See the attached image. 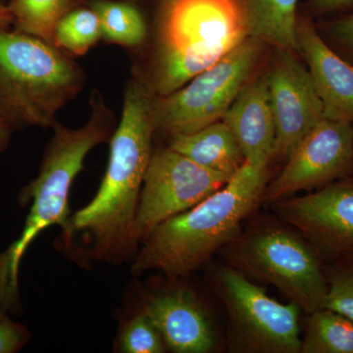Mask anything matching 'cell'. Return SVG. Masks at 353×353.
<instances>
[{"mask_svg": "<svg viewBox=\"0 0 353 353\" xmlns=\"http://www.w3.org/2000/svg\"><path fill=\"white\" fill-rule=\"evenodd\" d=\"M154 130L153 101L143 83L132 81L125 92L119 126L111 137L101 187L92 201L62 228L64 241L81 234L92 246V257L109 263L136 259L137 211L152 155Z\"/></svg>", "mask_w": 353, "mask_h": 353, "instance_id": "1", "label": "cell"}, {"mask_svg": "<svg viewBox=\"0 0 353 353\" xmlns=\"http://www.w3.org/2000/svg\"><path fill=\"white\" fill-rule=\"evenodd\" d=\"M268 167L245 162L226 185L197 205L165 221L143 241L132 272L185 278L241 234V223L263 199Z\"/></svg>", "mask_w": 353, "mask_h": 353, "instance_id": "2", "label": "cell"}, {"mask_svg": "<svg viewBox=\"0 0 353 353\" xmlns=\"http://www.w3.org/2000/svg\"><path fill=\"white\" fill-rule=\"evenodd\" d=\"M101 99H94L92 116L85 126L79 129L53 126L54 136L46 148L39 175L21 196V201L31 203L22 233L6 252L0 253V309L6 312L17 306L20 265L28 248L44 230L66 225L74 180L82 171L88 152L111 136L112 121Z\"/></svg>", "mask_w": 353, "mask_h": 353, "instance_id": "3", "label": "cell"}, {"mask_svg": "<svg viewBox=\"0 0 353 353\" xmlns=\"http://www.w3.org/2000/svg\"><path fill=\"white\" fill-rule=\"evenodd\" d=\"M81 85L78 67L52 44L0 29V113L12 129L54 126Z\"/></svg>", "mask_w": 353, "mask_h": 353, "instance_id": "4", "label": "cell"}, {"mask_svg": "<svg viewBox=\"0 0 353 353\" xmlns=\"http://www.w3.org/2000/svg\"><path fill=\"white\" fill-rule=\"evenodd\" d=\"M248 37L241 0H172L162 24L158 92H176Z\"/></svg>", "mask_w": 353, "mask_h": 353, "instance_id": "5", "label": "cell"}, {"mask_svg": "<svg viewBox=\"0 0 353 353\" xmlns=\"http://www.w3.org/2000/svg\"><path fill=\"white\" fill-rule=\"evenodd\" d=\"M223 248L229 266L277 288L306 314L326 308L328 282L321 257L294 229L263 226L239 234Z\"/></svg>", "mask_w": 353, "mask_h": 353, "instance_id": "6", "label": "cell"}, {"mask_svg": "<svg viewBox=\"0 0 353 353\" xmlns=\"http://www.w3.org/2000/svg\"><path fill=\"white\" fill-rule=\"evenodd\" d=\"M213 288L229 318V343L245 353L301 352V309L272 299L233 267L221 266Z\"/></svg>", "mask_w": 353, "mask_h": 353, "instance_id": "7", "label": "cell"}, {"mask_svg": "<svg viewBox=\"0 0 353 353\" xmlns=\"http://www.w3.org/2000/svg\"><path fill=\"white\" fill-rule=\"evenodd\" d=\"M261 41L248 37L217 63L176 92L153 102L155 129L190 134L222 120L250 81L262 52Z\"/></svg>", "mask_w": 353, "mask_h": 353, "instance_id": "8", "label": "cell"}, {"mask_svg": "<svg viewBox=\"0 0 353 353\" xmlns=\"http://www.w3.org/2000/svg\"><path fill=\"white\" fill-rule=\"evenodd\" d=\"M231 176L204 168L171 148L152 153L137 211L139 243L165 221L214 194Z\"/></svg>", "mask_w": 353, "mask_h": 353, "instance_id": "9", "label": "cell"}, {"mask_svg": "<svg viewBox=\"0 0 353 353\" xmlns=\"http://www.w3.org/2000/svg\"><path fill=\"white\" fill-rule=\"evenodd\" d=\"M353 168V124L323 119L287 158L284 169L266 185L262 201L277 202L334 182Z\"/></svg>", "mask_w": 353, "mask_h": 353, "instance_id": "10", "label": "cell"}, {"mask_svg": "<svg viewBox=\"0 0 353 353\" xmlns=\"http://www.w3.org/2000/svg\"><path fill=\"white\" fill-rule=\"evenodd\" d=\"M273 204L281 220L299 232L321 259L353 252V182H333L319 192Z\"/></svg>", "mask_w": 353, "mask_h": 353, "instance_id": "11", "label": "cell"}, {"mask_svg": "<svg viewBox=\"0 0 353 353\" xmlns=\"http://www.w3.org/2000/svg\"><path fill=\"white\" fill-rule=\"evenodd\" d=\"M267 85L276 127L275 155L287 160L301 139L325 119L308 69L292 50L275 48Z\"/></svg>", "mask_w": 353, "mask_h": 353, "instance_id": "12", "label": "cell"}, {"mask_svg": "<svg viewBox=\"0 0 353 353\" xmlns=\"http://www.w3.org/2000/svg\"><path fill=\"white\" fill-rule=\"evenodd\" d=\"M141 312L152 320L172 352L208 353L215 350L212 324L190 290L176 289L153 296Z\"/></svg>", "mask_w": 353, "mask_h": 353, "instance_id": "13", "label": "cell"}, {"mask_svg": "<svg viewBox=\"0 0 353 353\" xmlns=\"http://www.w3.org/2000/svg\"><path fill=\"white\" fill-rule=\"evenodd\" d=\"M296 41L321 99L325 118L353 124V66L336 54L306 21L297 23Z\"/></svg>", "mask_w": 353, "mask_h": 353, "instance_id": "14", "label": "cell"}, {"mask_svg": "<svg viewBox=\"0 0 353 353\" xmlns=\"http://www.w3.org/2000/svg\"><path fill=\"white\" fill-rule=\"evenodd\" d=\"M222 120L231 129L245 162L268 167L276 152V127L267 77L248 81Z\"/></svg>", "mask_w": 353, "mask_h": 353, "instance_id": "15", "label": "cell"}, {"mask_svg": "<svg viewBox=\"0 0 353 353\" xmlns=\"http://www.w3.org/2000/svg\"><path fill=\"white\" fill-rule=\"evenodd\" d=\"M172 138L169 148L209 170L233 176L245 162L233 132L223 120Z\"/></svg>", "mask_w": 353, "mask_h": 353, "instance_id": "16", "label": "cell"}, {"mask_svg": "<svg viewBox=\"0 0 353 353\" xmlns=\"http://www.w3.org/2000/svg\"><path fill=\"white\" fill-rule=\"evenodd\" d=\"M248 34L274 48L299 51L296 8L299 0H241Z\"/></svg>", "mask_w": 353, "mask_h": 353, "instance_id": "17", "label": "cell"}, {"mask_svg": "<svg viewBox=\"0 0 353 353\" xmlns=\"http://www.w3.org/2000/svg\"><path fill=\"white\" fill-rule=\"evenodd\" d=\"M308 315L303 353H353V320L329 308Z\"/></svg>", "mask_w": 353, "mask_h": 353, "instance_id": "18", "label": "cell"}, {"mask_svg": "<svg viewBox=\"0 0 353 353\" xmlns=\"http://www.w3.org/2000/svg\"><path fill=\"white\" fill-rule=\"evenodd\" d=\"M68 0H10L8 9L16 31L52 44Z\"/></svg>", "mask_w": 353, "mask_h": 353, "instance_id": "19", "label": "cell"}, {"mask_svg": "<svg viewBox=\"0 0 353 353\" xmlns=\"http://www.w3.org/2000/svg\"><path fill=\"white\" fill-rule=\"evenodd\" d=\"M101 20L102 37L126 46H136L145 38V21L134 7L113 1H97L92 8Z\"/></svg>", "mask_w": 353, "mask_h": 353, "instance_id": "20", "label": "cell"}, {"mask_svg": "<svg viewBox=\"0 0 353 353\" xmlns=\"http://www.w3.org/2000/svg\"><path fill=\"white\" fill-rule=\"evenodd\" d=\"M102 37L101 20L94 9H79L66 13L55 30L54 43L83 55Z\"/></svg>", "mask_w": 353, "mask_h": 353, "instance_id": "21", "label": "cell"}, {"mask_svg": "<svg viewBox=\"0 0 353 353\" xmlns=\"http://www.w3.org/2000/svg\"><path fill=\"white\" fill-rule=\"evenodd\" d=\"M333 261L325 270L328 282L326 308L353 320V252Z\"/></svg>", "mask_w": 353, "mask_h": 353, "instance_id": "22", "label": "cell"}, {"mask_svg": "<svg viewBox=\"0 0 353 353\" xmlns=\"http://www.w3.org/2000/svg\"><path fill=\"white\" fill-rule=\"evenodd\" d=\"M119 347L126 353H161L167 347L152 320L141 312L125 325L120 334Z\"/></svg>", "mask_w": 353, "mask_h": 353, "instance_id": "23", "label": "cell"}, {"mask_svg": "<svg viewBox=\"0 0 353 353\" xmlns=\"http://www.w3.org/2000/svg\"><path fill=\"white\" fill-rule=\"evenodd\" d=\"M30 340V333L23 325L11 320L0 309V353L19 352Z\"/></svg>", "mask_w": 353, "mask_h": 353, "instance_id": "24", "label": "cell"}, {"mask_svg": "<svg viewBox=\"0 0 353 353\" xmlns=\"http://www.w3.org/2000/svg\"><path fill=\"white\" fill-rule=\"evenodd\" d=\"M333 31L339 41L353 50V14L334 23Z\"/></svg>", "mask_w": 353, "mask_h": 353, "instance_id": "25", "label": "cell"}, {"mask_svg": "<svg viewBox=\"0 0 353 353\" xmlns=\"http://www.w3.org/2000/svg\"><path fill=\"white\" fill-rule=\"evenodd\" d=\"M352 3L353 0H311L310 1L313 10L321 13L330 12Z\"/></svg>", "mask_w": 353, "mask_h": 353, "instance_id": "26", "label": "cell"}, {"mask_svg": "<svg viewBox=\"0 0 353 353\" xmlns=\"http://www.w3.org/2000/svg\"><path fill=\"white\" fill-rule=\"evenodd\" d=\"M12 127L0 113V153L6 150L10 141Z\"/></svg>", "mask_w": 353, "mask_h": 353, "instance_id": "27", "label": "cell"}, {"mask_svg": "<svg viewBox=\"0 0 353 353\" xmlns=\"http://www.w3.org/2000/svg\"><path fill=\"white\" fill-rule=\"evenodd\" d=\"M11 24H13L12 15L8 6L0 0V29H7Z\"/></svg>", "mask_w": 353, "mask_h": 353, "instance_id": "28", "label": "cell"}]
</instances>
